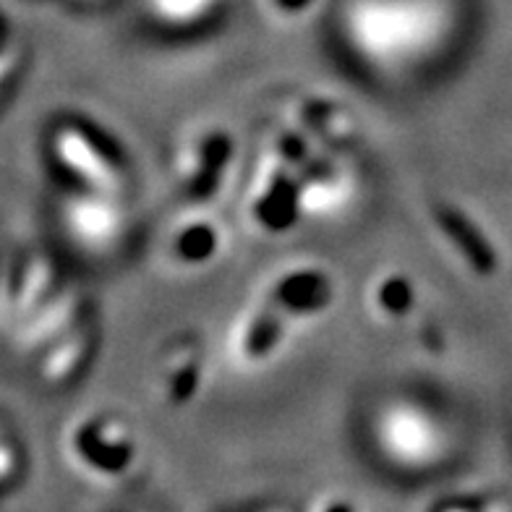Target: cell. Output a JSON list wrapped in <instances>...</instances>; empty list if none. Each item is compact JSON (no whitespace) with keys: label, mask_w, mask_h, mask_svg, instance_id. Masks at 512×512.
I'll use <instances>...</instances> for the list:
<instances>
[{"label":"cell","mask_w":512,"mask_h":512,"mask_svg":"<svg viewBox=\"0 0 512 512\" xmlns=\"http://www.w3.org/2000/svg\"><path fill=\"white\" fill-rule=\"evenodd\" d=\"M371 447L379 460L408 476L429 473L445 463L450 432L445 421L416 398H387L369 418Z\"/></svg>","instance_id":"obj_2"},{"label":"cell","mask_w":512,"mask_h":512,"mask_svg":"<svg viewBox=\"0 0 512 512\" xmlns=\"http://www.w3.org/2000/svg\"><path fill=\"white\" fill-rule=\"evenodd\" d=\"M447 0H345L343 34L351 48L379 68L421 63L447 40Z\"/></svg>","instance_id":"obj_1"},{"label":"cell","mask_w":512,"mask_h":512,"mask_svg":"<svg viewBox=\"0 0 512 512\" xmlns=\"http://www.w3.org/2000/svg\"><path fill=\"white\" fill-rule=\"evenodd\" d=\"M74 455L87 471L118 479L128 473L136 463V439L121 418L115 416H89L74 432Z\"/></svg>","instance_id":"obj_4"},{"label":"cell","mask_w":512,"mask_h":512,"mask_svg":"<svg viewBox=\"0 0 512 512\" xmlns=\"http://www.w3.org/2000/svg\"><path fill=\"white\" fill-rule=\"evenodd\" d=\"M432 512H512V502L505 494L494 492L458 494V497L437 502Z\"/></svg>","instance_id":"obj_16"},{"label":"cell","mask_w":512,"mask_h":512,"mask_svg":"<svg viewBox=\"0 0 512 512\" xmlns=\"http://www.w3.org/2000/svg\"><path fill=\"white\" fill-rule=\"evenodd\" d=\"M215 3L217 0H149V8L170 27H194L209 19Z\"/></svg>","instance_id":"obj_15"},{"label":"cell","mask_w":512,"mask_h":512,"mask_svg":"<svg viewBox=\"0 0 512 512\" xmlns=\"http://www.w3.org/2000/svg\"><path fill=\"white\" fill-rule=\"evenodd\" d=\"M335 298V285L327 272L317 267H304V270L285 272L262 298L264 304L285 319V322H298V319H309L319 311H324Z\"/></svg>","instance_id":"obj_6"},{"label":"cell","mask_w":512,"mask_h":512,"mask_svg":"<svg viewBox=\"0 0 512 512\" xmlns=\"http://www.w3.org/2000/svg\"><path fill=\"white\" fill-rule=\"evenodd\" d=\"M434 223H437V228L442 230V236L450 241V246L458 251V256H463V262L473 272L492 275L497 270L494 246L484 236V230L479 228V223L473 217H468V212H463L460 207H452V204H439L434 209Z\"/></svg>","instance_id":"obj_9"},{"label":"cell","mask_w":512,"mask_h":512,"mask_svg":"<svg viewBox=\"0 0 512 512\" xmlns=\"http://www.w3.org/2000/svg\"><path fill=\"white\" fill-rule=\"evenodd\" d=\"M256 223L270 233H285L288 228L298 223V217L304 215V181L296 170L288 165H277L262 189L256 194L254 204Z\"/></svg>","instance_id":"obj_7"},{"label":"cell","mask_w":512,"mask_h":512,"mask_svg":"<svg viewBox=\"0 0 512 512\" xmlns=\"http://www.w3.org/2000/svg\"><path fill=\"white\" fill-rule=\"evenodd\" d=\"M89 343H92V330L87 324H71L63 335L55 337V343L42 358V379L58 384L74 379L87 364Z\"/></svg>","instance_id":"obj_10"},{"label":"cell","mask_w":512,"mask_h":512,"mask_svg":"<svg viewBox=\"0 0 512 512\" xmlns=\"http://www.w3.org/2000/svg\"><path fill=\"white\" fill-rule=\"evenodd\" d=\"M61 223L71 241L84 249H108L123 230V215L110 194L74 191L61 204Z\"/></svg>","instance_id":"obj_5"},{"label":"cell","mask_w":512,"mask_h":512,"mask_svg":"<svg viewBox=\"0 0 512 512\" xmlns=\"http://www.w3.org/2000/svg\"><path fill=\"white\" fill-rule=\"evenodd\" d=\"M202 379V351L194 340H181L168 351L165 390L173 403H189Z\"/></svg>","instance_id":"obj_11"},{"label":"cell","mask_w":512,"mask_h":512,"mask_svg":"<svg viewBox=\"0 0 512 512\" xmlns=\"http://www.w3.org/2000/svg\"><path fill=\"white\" fill-rule=\"evenodd\" d=\"M322 512H356V510H353L351 502H345V499H332V502L324 505Z\"/></svg>","instance_id":"obj_18"},{"label":"cell","mask_w":512,"mask_h":512,"mask_svg":"<svg viewBox=\"0 0 512 512\" xmlns=\"http://www.w3.org/2000/svg\"><path fill=\"white\" fill-rule=\"evenodd\" d=\"M304 123L311 136L330 147H353L356 144V123L340 105L309 100L304 105Z\"/></svg>","instance_id":"obj_12"},{"label":"cell","mask_w":512,"mask_h":512,"mask_svg":"<svg viewBox=\"0 0 512 512\" xmlns=\"http://www.w3.org/2000/svg\"><path fill=\"white\" fill-rule=\"evenodd\" d=\"M280 11H285V14H301V11H306V8L314 3V0H272Z\"/></svg>","instance_id":"obj_17"},{"label":"cell","mask_w":512,"mask_h":512,"mask_svg":"<svg viewBox=\"0 0 512 512\" xmlns=\"http://www.w3.org/2000/svg\"><path fill=\"white\" fill-rule=\"evenodd\" d=\"M50 149L63 173L84 191L115 194L123 183V155L105 131L89 121H66L53 131Z\"/></svg>","instance_id":"obj_3"},{"label":"cell","mask_w":512,"mask_h":512,"mask_svg":"<svg viewBox=\"0 0 512 512\" xmlns=\"http://www.w3.org/2000/svg\"><path fill=\"white\" fill-rule=\"evenodd\" d=\"M374 301H377V309L384 317L405 319L411 317L413 309H416V290L405 275H390L377 285Z\"/></svg>","instance_id":"obj_14"},{"label":"cell","mask_w":512,"mask_h":512,"mask_svg":"<svg viewBox=\"0 0 512 512\" xmlns=\"http://www.w3.org/2000/svg\"><path fill=\"white\" fill-rule=\"evenodd\" d=\"M233 160V144L225 134L212 131L194 144L191 160L183 170V194L191 202H212L220 194L223 178Z\"/></svg>","instance_id":"obj_8"},{"label":"cell","mask_w":512,"mask_h":512,"mask_svg":"<svg viewBox=\"0 0 512 512\" xmlns=\"http://www.w3.org/2000/svg\"><path fill=\"white\" fill-rule=\"evenodd\" d=\"M173 249H176L178 259L186 264L209 262L217 254V249H220V230H217L215 223H209V220L186 223L178 230Z\"/></svg>","instance_id":"obj_13"}]
</instances>
